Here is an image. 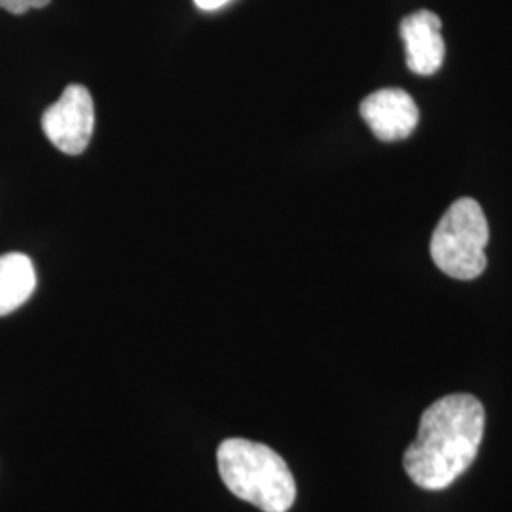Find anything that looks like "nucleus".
<instances>
[{
  "label": "nucleus",
  "mask_w": 512,
  "mask_h": 512,
  "mask_svg": "<svg viewBox=\"0 0 512 512\" xmlns=\"http://www.w3.org/2000/svg\"><path fill=\"white\" fill-rule=\"evenodd\" d=\"M484 425V406L473 395L456 393L431 404L404 452L406 475L423 490L452 486L478 456Z\"/></svg>",
  "instance_id": "1"
},
{
  "label": "nucleus",
  "mask_w": 512,
  "mask_h": 512,
  "mask_svg": "<svg viewBox=\"0 0 512 512\" xmlns=\"http://www.w3.org/2000/svg\"><path fill=\"white\" fill-rule=\"evenodd\" d=\"M217 463L222 482L241 501L264 512H287L293 507V473L270 446L253 440H224L217 452Z\"/></svg>",
  "instance_id": "2"
},
{
  "label": "nucleus",
  "mask_w": 512,
  "mask_h": 512,
  "mask_svg": "<svg viewBox=\"0 0 512 512\" xmlns=\"http://www.w3.org/2000/svg\"><path fill=\"white\" fill-rule=\"evenodd\" d=\"M490 239L488 220L473 198L452 203L431 239V256L444 274L471 281L486 270V245Z\"/></svg>",
  "instance_id": "3"
},
{
  "label": "nucleus",
  "mask_w": 512,
  "mask_h": 512,
  "mask_svg": "<svg viewBox=\"0 0 512 512\" xmlns=\"http://www.w3.org/2000/svg\"><path fill=\"white\" fill-rule=\"evenodd\" d=\"M95 110L90 92L84 86L71 84L59 101L42 116V129L48 141L69 156L82 154L92 141Z\"/></svg>",
  "instance_id": "4"
},
{
  "label": "nucleus",
  "mask_w": 512,
  "mask_h": 512,
  "mask_svg": "<svg viewBox=\"0 0 512 512\" xmlns=\"http://www.w3.org/2000/svg\"><path fill=\"white\" fill-rule=\"evenodd\" d=\"M359 110L374 137L384 143L410 137L420 122V110L414 99L399 88L370 93Z\"/></svg>",
  "instance_id": "5"
},
{
  "label": "nucleus",
  "mask_w": 512,
  "mask_h": 512,
  "mask_svg": "<svg viewBox=\"0 0 512 512\" xmlns=\"http://www.w3.org/2000/svg\"><path fill=\"white\" fill-rule=\"evenodd\" d=\"M440 27L439 16L429 10L414 12L403 19L401 37L406 48V63L412 73L431 76L442 67L446 46Z\"/></svg>",
  "instance_id": "6"
},
{
  "label": "nucleus",
  "mask_w": 512,
  "mask_h": 512,
  "mask_svg": "<svg viewBox=\"0 0 512 512\" xmlns=\"http://www.w3.org/2000/svg\"><path fill=\"white\" fill-rule=\"evenodd\" d=\"M37 289V272L29 256H0V317L21 308Z\"/></svg>",
  "instance_id": "7"
},
{
  "label": "nucleus",
  "mask_w": 512,
  "mask_h": 512,
  "mask_svg": "<svg viewBox=\"0 0 512 512\" xmlns=\"http://www.w3.org/2000/svg\"><path fill=\"white\" fill-rule=\"evenodd\" d=\"M50 0H0V8L10 12V14H27L29 10H38V8H44L48 6Z\"/></svg>",
  "instance_id": "8"
},
{
  "label": "nucleus",
  "mask_w": 512,
  "mask_h": 512,
  "mask_svg": "<svg viewBox=\"0 0 512 512\" xmlns=\"http://www.w3.org/2000/svg\"><path fill=\"white\" fill-rule=\"evenodd\" d=\"M194 2H196V6H198L200 10L213 12V10H219V8H222L224 4H228L230 0H194Z\"/></svg>",
  "instance_id": "9"
}]
</instances>
